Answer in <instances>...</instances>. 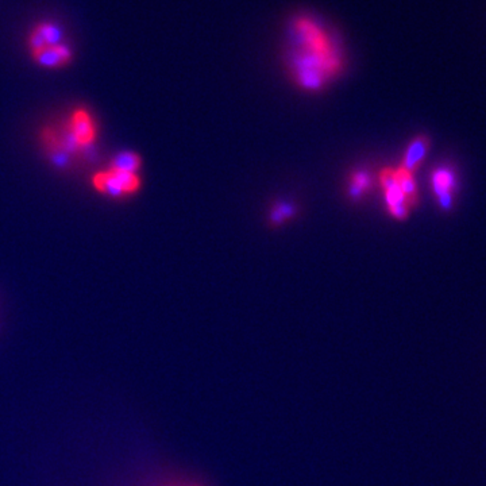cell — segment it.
I'll return each instance as SVG.
<instances>
[{"instance_id": "6da1fadb", "label": "cell", "mask_w": 486, "mask_h": 486, "mask_svg": "<svg viewBox=\"0 0 486 486\" xmlns=\"http://www.w3.org/2000/svg\"><path fill=\"white\" fill-rule=\"evenodd\" d=\"M287 34V68L299 87L319 91L342 74V46L322 19L307 13L294 15Z\"/></svg>"}, {"instance_id": "7a4b0ae2", "label": "cell", "mask_w": 486, "mask_h": 486, "mask_svg": "<svg viewBox=\"0 0 486 486\" xmlns=\"http://www.w3.org/2000/svg\"><path fill=\"white\" fill-rule=\"evenodd\" d=\"M96 139V126L88 111H74L68 123L66 149L88 148Z\"/></svg>"}, {"instance_id": "3957f363", "label": "cell", "mask_w": 486, "mask_h": 486, "mask_svg": "<svg viewBox=\"0 0 486 486\" xmlns=\"http://www.w3.org/2000/svg\"><path fill=\"white\" fill-rule=\"evenodd\" d=\"M380 180L383 184L386 204L390 214L400 221L405 219L410 215L411 207L408 204L405 195L403 193L398 185L395 169H383L380 175Z\"/></svg>"}, {"instance_id": "277c9868", "label": "cell", "mask_w": 486, "mask_h": 486, "mask_svg": "<svg viewBox=\"0 0 486 486\" xmlns=\"http://www.w3.org/2000/svg\"><path fill=\"white\" fill-rule=\"evenodd\" d=\"M64 40V31L53 19H42L35 22L26 37V46L29 53L40 50L46 46L59 44Z\"/></svg>"}, {"instance_id": "5b68a950", "label": "cell", "mask_w": 486, "mask_h": 486, "mask_svg": "<svg viewBox=\"0 0 486 486\" xmlns=\"http://www.w3.org/2000/svg\"><path fill=\"white\" fill-rule=\"evenodd\" d=\"M31 59L47 69H57L69 65L74 61V50L68 42L62 41L59 44L46 46L40 50L30 53Z\"/></svg>"}, {"instance_id": "8992f818", "label": "cell", "mask_w": 486, "mask_h": 486, "mask_svg": "<svg viewBox=\"0 0 486 486\" xmlns=\"http://www.w3.org/2000/svg\"><path fill=\"white\" fill-rule=\"evenodd\" d=\"M456 188L457 176L453 169L442 166L432 173V191L439 202V206L442 207L444 211L450 209L454 204Z\"/></svg>"}, {"instance_id": "52a82bcc", "label": "cell", "mask_w": 486, "mask_h": 486, "mask_svg": "<svg viewBox=\"0 0 486 486\" xmlns=\"http://www.w3.org/2000/svg\"><path fill=\"white\" fill-rule=\"evenodd\" d=\"M428 149H429V139L427 137L424 135L416 137L405 151L401 168L413 175L419 169L422 162L424 161Z\"/></svg>"}, {"instance_id": "ba28073f", "label": "cell", "mask_w": 486, "mask_h": 486, "mask_svg": "<svg viewBox=\"0 0 486 486\" xmlns=\"http://www.w3.org/2000/svg\"><path fill=\"white\" fill-rule=\"evenodd\" d=\"M92 185L96 191L107 195L110 197H122L126 196L122 190V185L115 175L108 169L105 172H99L92 178Z\"/></svg>"}, {"instance_id": "9c48e42d", "label": "cell", "mask_w": 486, "mask_h": 486, "mask_svg": "<svg viewBox=\"0 0 486 486\" xmlns=\"http://www.w3.org/2000/svg\"><path fill=\"white\" fill-rule=\"evenodd\" d=\"M395 172H396V180H398V185H400L403 193L405 195L408 204L410 207L416 206L417 188H416V183L413 180V175L407 172L405 169H403L401 166L398 169H395Z\"/></svg>"}, {"instance_id": "30bf717a", "label": "cell", "mask_w": 486, "mask_h": 486, "mask_svg": "<svg viewBox=\"0 0 486 486\" xmlns=\"http://www.w3.org/2000/svg\"><path fill=\"white\" fill-rule=\"evenodd\" d=\"M139 168H141V157L133 151L119 153L111 163V169L129 172V173H137Z\"/></svg>"}, {"instance_id": "8fae6325", "label": "cell", "mask_w": 486, "mask_h": 486, "mask_svg": "<svg viewBox=\"0 0 486 486\" xmlns=\"http://www.w3.org/2000/svg\"><path fill=\"white\" fill-rule=\"evenodd\" d=\"M370 180L366 173L364 172H358L352 177V188H350V195L354 197H358L362 195V192L368 190Z\"/></svg>"}, {"instance_id": "7c38bea8", "label": "cell", "mask_w": 486, "mask_h": 486, "mask_svg": "<svg viewBox=\"0 0 486 486\" xmlns=\"http://www.w3.org/2000/svg\"><path fill=\"white\" fill-rule=\"evenodd\" d=\"M292 214H294L292 207L282 204V206L277 207V208L273 211V214H272V221H273V223H281V221H284V219L291 218Z\"/></svg>"}, {"instance_id": "4fadbf2b", "label": "cell", "mask_w": 486, "mask_h": 486, "mask_svg": "<svg viewBox=\"0 0 486 486\" xmlns=\"http://www.w3.org/2000/svg\"><path fill=\"white\" fill-rule=\"evenodd\" d=\"M162 486H204L203 484L195 482V481H175V482H169Z\"/></svg>"}]
</instances>
